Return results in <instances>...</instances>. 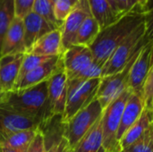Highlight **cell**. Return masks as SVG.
Masks as SVG:
<instances>
[{
    "instance_id": "1",
    "label": "cell",
    "mask_w": 153,
    "mask_h": 152,
    "mask_svg": "<svg viewBox=\"0 0 153 152\" xmlns=\"http://www.w3.org/2000/svg\"><path fill=\"white\" fill-rule=\"evenodd\" d=\"M151 18H152V10L130 12L100 30L93 43L89 47L94 62L102 68L117 47L134 30Z\"/></svg>"
},
{
    "instance_id": "2",
    "label": "cell",
    "mask_w": 153,
    "mask_h": 152,
    "mask_svg": "<svg viewBox=\"0 0 153 152\" xmlns=\"http://www.w3.org/2000/svg\"><path fill=\"white\" fill-rule=\"evenodd\" d=\"M0 108L39 120L41 125L48 123L52 116L48 101V81L24 90L7 92Z\"/></svg>"
},
{
    "instance_id": "3",
    "label": "cell",
    "mask_w": 153,
    "mask_h": 152,
    "mask_svg": "<svg viewBox=\"0 0 153 152\" xmlns=\"http://www.w3.org/2000/svg\"><path fill=\"white\" fill-rule=\"evenodd\" d=\"M152 40V18L140 25L117 47L102 67L101 77L114 74L123 70L132 57Z\"/></svg>"
},
{
    "instance_id": "4",
    "label": "cell",
    "mask_w": 153,
    "mask_h": 152,
    "mask_svg": "<svg viewBox=\"0 0 153 152\" xmlns=\"http://www.w3.org/2000/svg\"><path fill=\"white\" fill-rule=\"evenodd\" d=\"M67 80H89L101 77L102 68L94 62L89 47L74 44L61 55Z\"/></svg>"
},
{
    "instance_id": "5",
    "label": "cell",
    "mask_w": 153,
    "mask_h": 152,
    "mask_svg": "<svg viewBox=\"0 0 153 152\" xmlns=\"http://www.w3.org/2000/svg\"><path fill=\"white\" fill-rule=\"evenodd\" d=\"M100 78L89 80H68L67 95L61 123H66L78 111L87 107L95 98Z\"/></svg>"
},
{
    "instance_id": "6",
    "label": "cell",
    "mask_w": 153,
    "mask_h": 152,
    "mask_svg": "<svg viewBox=\"0 0 153 152\" xmlns=\"http://www.w3.org/2000/svg\"><path fill=\"white\" fill-rule=\"evenodd\" d=\"M103 108L95 98L87 107L78 111L66 123L62 124L64 130L62 136L65 137L71 149L89 132V130L102 116Z\"/></svg>"
},
{
    "instance_id": "7",
    "label": "cell",
    "mask_w": 153,
    "mask_h": 152,
    "mask_svg": "<svg viewBox=\"0 0 153 152\" xmlns=\"http://www.w3.org/2000/svg\"><path fill=\"white\" fill-rule=\"evenodd\" d=\"M133 92L127 88L115 99L104 110L102 115V145L106 152L111 151L119 143L117 133L126 104Z\"/></svg>"
},
{
    "instance_id": "8",
    "label": "cell",
    "mask_w": 153,
    "mask_h": 152,
    "mask_svg": "<svg viewBox=\"0 0 153 152\" xmlns=\"http://www.w3.org/2000/svg\"><path fill=\"white\" fill-rule=\"evenodd\" d=\"M141 50H139L132 57V59L127 63L123 70L117 73L100 78L96 99L99 100L103 109H105L115 99H117L122 92H124L127 89V81L130 69Z\"/></svg>"
},
{
    "instance_id": "9",
    "label": "cell",
    "mask_w": 153,
    "mask_h": 152,
    "mask_svg": "<svg viewBox=\"0 0 153 152\" xmlns=\"http://www.w3.org/2000/svg\"><path fill=\"white\" fill-rule=\"evenodd\" d=\"M67 76L60 59L59 65L48 80V101L49 113L52 117H62L67 95Z\"/></svg>"
},
{
    "instance_id": "10",
    "label": "cell",
    "mask_w": 153,
    "mask_h": 152,
    "mask_svg": "<svg viewBox=\"0 0 153 152\" xmlns=\"http://www.w3.org/2000/svg\"><path fill=\"white\" fill-rule=\"evenodd\" d=\"M153 40L143 47L138 56L134 60L128 75L127 88L134 93L141 97L143 85L153 68Z\"/></svg>"
},
{
    "instance_id": "11",
    "label": "cell",
    "mask_w": 153,
    "mask_h": 152,
    "mask_svg": "<svg viewBox=\"0 0 153 152\" xmlns=\"http://www.w3.org/2000/svg\"><path fill=\"white\" fill-rule=\"evenodd\" d=\"M91 15L87 0H78L61 26L62 46L65 50L74 44L77 31L83 21Z\"/></svg>"
},
{
    "instance_id": "12",
    "label": "cell",
    "mask_w": 153,
    "mask_h": 152,
    "mask_svg": "<svg viewBox=\"0 0 153 152\" xmlns=\"http://www.w3.org/2000/svg\"><path fill=\"white\" fill-rule=\"evenodd\" d=\"M41 126L39 120L0 108V142L13 133L27 129H39Z\"/></svg>"
},
{
    "instance_id": "13",
    "label": "cell",
    "mask_w": 153,
    "mask_h": 152,
    "mask_svg": "<svg viewBox=\"0 0 153 152\" xmlns=\"http://www.w3.org/2000/svg\"><path fill=\"white\" fill-rule=\"evenodd\" d=\"M22 20L23 41L26 53L30 50V48L40 38L56 29L34 12L28 13Z\"/></svg>"
},
{
    "instance_id": "14",
    "label": "cell",
    "mask_w": 153,
    "mask_h": 152,
    "mask_svg": "<svg viewBox=\"0 0 153 152\" xmlns=\"http://www.w3.org/2000/svg\"><path fill=\"white\" fill-rule=\"evenodd\" d=\"M60 59H61V55L52 56L47 61L40 64L33 70L27 73L22 78V80L14 86L12 91L24 90L35 86L37 84H39L41 82H47L51 77V75L55 73V71L57 69L60 63Z\"/></svg>"
},
{
    "instance_id": "15",
    "label": "cell",
    "mask_w": 153,
    "mask_h": 152,
    "mask_svg": "<svg viewBox=\"0 0 153 152\" xmlns=\"http://www.w3.org/2000/svg\"><path fill=\"white\" fill-rule=\"evenodd\" d=\"M25 53L26 50L23 41V20L19 17H14L4 35L0 57Z\"/></svg>"
},
{
    "instance_id": "16",
    "label": "cell",
    "mask_w": 153,
    "mask_h": 152,
    "mask_svg": "<svg viewBox=\"0 0 153 152\" xmlns=\"http://www.w3.org/2000/svg\"><path fill=\"white\" fill-rule=\"evenodd\" d=\"M24 54L0 57V82L4 92L13 90Z\"/></svg>"
},
{
    "instance_id": "17",
    "label": "cell",
    "mask_w": 153,
    "mask_h": 152,
    "mask_svg": "<svg viewBox=\"0 0 153 152\" xmlns=\"http://www.w3.org/2000/svg\"><path fill=\"white\" fill-rule=\"evenodd\" d=\"M64 52L62 46L61 27L51 30L40 38L28 52L42 56H60Z\"/></svg>"
},
{
    "instance_id": "18",
    "label": "cell",
    "mask_w": 153,
    "mask_h": 152,
    "mask_svg": "<svg viewBox=\"0 0 153 152\" xmlns=\"http://www.w3.org/2000/svg\"><path fill=\"white\" fill-rule=\"evenodd\" d=\"M143 109L144 107L141 97L133 93L127 100L122 113L119 127L117 133V141L118 143L128 129L139 119Z\"/></svg>"
},
{
    "instance_id": "19",
    "label": "cell",
    "mask_w": 153,
    "mask_h": 152,
    "mask_svg": "<svg viewBox=\"0 0 153 152\" xmlns=\"http://www.w3.org/2000/svg\"><path fill=\"white\" fill-rule=\"evenodd\" d=\"M152 125L153 111L144 108L139 119L128 129L119 141L121 151H126L133 143L140 139Z\"/></svg>"
},
{
    "instance_id": "20",
    "label": "cell",
    "mask_w": 153,
    "mask_h": 152,
    "mask_svg": "<svg viewBox=\"0 0 153 152\" xmlns=\"http://www.w3.org/2000/svg\"><path fill=\"white\" fill-rule=\"evenodd\" d=\"M71 152H106L102 145V116L71 149Z\"/></svg>"
},
{
    "instance_id": "21",
    "label": "cell",
    "mask_w": 153,
    "mask_h": 152,
    "mask_svg": "<svg viewBox=\"0 0 153 152\" xmlns=\"http://www.w3.org/2000/svg\"><path fill=\"white\" fill-rule=\"evenodd\" d=\"M91 15L96 20L100 30L115 22L123 14L113 10L107 0H87Z\"/></svg>"
},
{
    "instance_id": "22",
    "label": "cell",
    "mask_w": 153,
    "mask_h": 152,
    "mask_svg": "<svg viewBox=\"0 0 153 152\" xmlns=\"http://www.w3.org/2000/svg\"><path fill=\"white\" fill-rule=\"evenodd\" d=\"M38 129H27L13 133L0 142V146L13 149L19 152H26Z\"/></svg>"
},
{
    "instance_id": "23",
    "label": "cell",
    "mask_w": 153,
    "mask_h": 152,
    "mask_svg": "<svg viewBox=\"0 0 153 152\" xmlns=\"http://www.w3.org/2000/svg\"><path fill=\"white\" fill-rule=\"evenodd\" d=\"M100 31V28L98 22L91 15H90L80 26L74 39V44L90 47L97 38Z\"/></svg>"
},
{
    "instance_id": "24",
    "label": "cell",
    "mask_w": 153,
    "mask_h": 152,
    "mask_svg": "<svg viewBox=\"0 0 153 152\" xmlns=\"http://www.w3.org/2000/svg\"><path fill=\"white\" fill-rule=\"evenodd\" d=\"M14 17L13 0H0V53L4 35Z\"/></svg>"
},
{
    "instance_id": "25",
    "label": "cell",
    "mask_w": 153,
    "mask_h": 152,
    "mask_svg": "<svg viewBox=\"0 0 153 152\" xmlns=\"http://www.w3.org/2000/svg\"><path fill=\"white\" fill-rule=\"evenodd\" d=\"M32 12L42 17L54 28H60L53 13V0H35Z\"/></svg>"
},
{
    "instance_id": "26",
    "label": "cell",
    "mask_w": 153,
    "mask_h": 152,
    "mask_svg": "<svg viewBox=\"0 0 153 152\" xmlns=\"http://www.w3.org/2000/svg\"><path fill=\"white\" fill-rule=\"evenodd\" d=\"M50 57H52V56H37V55L30 54V53H25L23 56V58H22V62L21 65V68L19 71V74H18L15 85L22 80V78L27 73L33 70L35 67H37L38 65H39L43 62L47 61Z\"/></svg>"
},
{
    "instance_id": "27",
    "label": "cell",
    "mask_w": 153,
    "mask_h": 152,
    "mask_svg": "<svg viewBox=\"0 0 153 152\" xmlns=\"http://www.w3.org/2000/svg\"><path fill=\"white\" fill-rule=\"evenodd\" d=\"M128 152H153V125L144 134L133 143L127 150Z\"/></svg>"
},
{
    "instance_id": "28",
    "label": "cell",
    "mask_w": 153,
    "mask_h": 152,
    "mask_svg": "<svg viewBox=\"0 0 153 152\" xmlns=\"http://www.w3.org/2000/svg\"><path fill=\"white\" fill-rule=\"evenodd\" d=\"M74 6V4L71 0H53L54 17L60 27Z\"/></svg>"
},
{
    "instance_id": "29",
    "label": "cell",
    "mask_w": 153,
    "mask_h": 152,
    "mask_svg": "<svg viewBox=\"0 0 153 152\" xmlns=\"http://www.w3.org/2000/svg\"><path fill=\"white\" fill-rule=\"evenodd\" d=\"M141 99L145 109L153 111V68L150 71L141 90Z\"/></svg>"
},
{
    "instance_id": "30",
    "label": "cell",
    "mask_w": 153,
    "mask_h": 152,
    "mask_svg": "<svg viewBox=\"0 0 153 152\" xmlns=\"http://www.w3.org/2000/svg\"><path fill=\"white\" fill-rule=\"evenodd\" d=\"M117 11L120 14H125L130 12H143L149 11L152 8L143 6L140 0H115Z\"/></svg>"
},
{
    "instance_id": "31",
    "label": "cell",
    "mask_w": 153,
    "mask_h": 152,
    "mask_svg": "<svg viewBox=\"0 0 153 152\" xmlns=\"http://www.w3.org/2000/svg\"><path fill=\"white\" fill-rule=\"evenodd\" d=\"M47 145H46V138L45 133H43L41 128H39L36 132V134L30 144L26 152H46Z\"/></svg>"
},
{
    "instance_id": "32",
    "label": "cell",
    "mask_w": 153,
    "mask_h": 152,
    "mask_svg": "<svg viewBox=\"0 0 153 152\" xmlns=\"http://www.w3.org/2000/svg\"><path fill=\"white\" fill-rule=\"evenodd\" d=\"M35 0H13L15 17L23 19L28 13L32 12Z\"/></svg>"
},
{
    "instance_id": "33",
    "label": "cell",
    "mask_w": 153,
    "mask_h": 152,
    "mask_svg": "<svg viewBox=\"0 0 153 152\" xmlns=\"http://www.w3.org/2000/svg\"><path fill=\"white\" fill-rule=\"evenodd\" d=\"M56 152H71V148L69 146V143L65 137L62 136L60 138Z\"/></svg>"
},
{
    "instance_id": "34",
    "label": "cell",
    "mask_w": 153,
    "mask_h": 152,
    "mask_svg": "<svg viewBox=\"0 0 153 152\" xmlns=\"http://www.w3.org/2000/svg\"><path fill=\"white\" fill-rule=\"evenodd\" d=\"M107 1L109 3V4H110V5H111V7L113 8V10H114V11H116L117 13H118V11H117V5H116V2H115V0H107ZM119 14H120V13H119Z\"/></svg>"
},
{
    "instance_id": "35",
    "label": "cell",
    "mask_w": 153,
    "mask_h": 152,
    "mask_svg": "<svg viewBox=\"0 0 153 152\" xmlns=\"http://www.w3.org/2000/svg\"><path fill=\"white\" fill-rule=\"evenodd\" d=\"M0 152H19L17 151H14L13 149H10V148H6V147H2L0 146Z\"/></svg>"
},
{
    "instance_id": "36",
    "label": "cell",
    "mask_w": 153,
    "mask_h": 152,
    "mask_svg": "<svg viewBox=\"0 0 153 152\" xmlns=\"http://www.w3.org/2000/svg\"><path fill=\"white\" fill-rule=\"evenodd\" d=\"M7 92H4V90H3V88H2V85H1V82H0V102L2 101V99H4V95L6 94Z\"/></svg>"
},
{
    "instance_id": "37",
    "label": "cell",
    "mask_w": 153,
    "mask_h": 152,
    "mask_svg": "<svg viewBox=\"0 0 153 152\" xmlns=\"http://www.w3.org/2000/svg\"><path fill=\"white\" fill-rule=\"evenodd\" d=\"M121 151V148H120V145L118 144L117 146H116L111 151H109V152H120Z\"/></svg>"
},
{
    "instance_id": "38",
    "label": "cell",
    "mask_w": 153,
    "mask_h": 152,
    "mask_svg": "<svg viewBox=\"0 0 153 152\" xmlns=\"http://www.w3.org/2000/svg\"><path fill=\"white\" fill-rule=\"evenodd\" d=\"M140 2H141V4H142L143 6H145V7H147V8H151V6H148V5L144 3V0H140Z\"/></svg>"
},
{
    "instance_id": "39",
    "label": "cell",
    "mask_w": 153,
    "mask_h": 152,
    "mask_svg": "<svg viewBox=\"0 0 153 152\" xmlns=\"http://www.w3.org/2000/svg\"><path fill=\"white\" fill-rule=\"evenodd\" d=\"M150 2H151V0H144V3H145L148 6H150Z\"/></svg>"
},
{
    "instance_id": "40",
    "label": "cell",
    "mask_w": 153,
    "mask_h": 152,
    "mask_svg": "<svg viewBox=\"0 0 153 152\" xmlns=\"http://www.w3.org/2000/svg\"><path fill=\"white\" fill-rule=\"evenodd\" d=\"M71 1H72V3H73L74 4H75L78 2V0H71Z\"/></svg>"
},
{
    "instance_id": "41",
    "label": "cell",
    "mask_w": 153,
    "mask_h": 152,
    "mask_svg": "<svg viewBox=\"0 0 153 152\" xmlns=\"http://www.w3.org/2000/svg\"><path fill=\"white\" fill-rule=\"evenodd\" d=\"M120 152H128V151H121Z\"/></svg>"
}]
</instances>
